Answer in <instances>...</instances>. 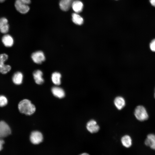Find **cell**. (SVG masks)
Listing matches in <instances>:
<instances>
[{"label": "cell", "instance_id": "7c38bea8", "mask_svg": "<svg viewBox=\"0 0 155 155\" xmlns=\"http://www.w3.org/2000/svg\"><path fill=\"white\" fill-rule=\"evenodd\" d=\"M74 0H61L59 3L60 9L63 11H68L71 7Z\"/></svg>", "mask_w": 155, "mask_h": 155}, {"label": "cell", "instance_id": "30bf717a", "mask_svg": "<svg viewBox=\"0 0 155 155\" xmlns=\"http://www.w3.org/2000/svg\"><path fill=\"white\" fill-rule=\"evenodd\" d=\"M7 19L5 18H0V32L3 34L8 32L9 30V25Z\"/></svg>", "mask_w": 155, "mask_h": 155}, {"label": "cell", "instance_id": "2e32d148", "mask_svg": "<svg viewBox=\"0 0 155 155\" xmlns=\"http://www.w3.org/2000/svg\"><path fill=\"white\" fill-rule=\"evenodd\" d=\"M2 41L4 45L7 47L11 46L13 43V38L9 34H5L2 37Z\"/></svg>", "mask_w": 155, "mask_h": 155}, {"label": "cell", "instance_id": "7402d4cb", "mask_svg": "<svg viewBox=\"0 0 155 155\" xmlns=\"http://www.w3.org/2000/svg\"><path fill=\"white\" fill-rule=\"evenodd\" d=\"M149 47L152 51L155 52V39L151 41L149 44Z\"/></svg>", "mask_w": 155, "mask_h": 155}, {"label": "cell", "instance_id": "4fadbf2b", "mask_svg": "<svg viewBox=\"0 0 155 155\" xmlns=\"http://www.w3.org/2000/svg\"><path fill=\"white\" fill-rule=\"evenodd\" d=\"M83 7V3L79 0H74L71 5V7L73 11L75 13H77L82 12Z\"/></svg>", "mask_w": 155, "mask_h": 155}, {"label": "cell", "instance_id": "d4e9b609", "mask_svg": "<svg viewBox=\"0 0 155 155\" xmlns=\"http://www.w3.org/2000/svg\"><path fill=\"white\" fill-rule=\"evenodd\" d=\"M5 0H0V3L3 2L5 1Z\"/></svg>", "mask_w": 155, "mask_h": 155}, {"label": "cell", "instance_id": "9c48e42d", "mask_svg": "<svg viewBox=\"0 0 155 155\" xmlns=\"http://www.w3.org/2000/svg\"><path fill=\"white\" fill-rule=\"evenodd\" d=\"M144 143L146 146L150 147L153 150H155V135L153 134H148Z\"/></svg>", "mask_w": 155, "mask_h": 155}, {"label": "cell", "instance_id": "5b68a950", "mask_svg": "<svg viewBox=\"0 0 155 155\" xmlns=\"http://www.w3.org/2000/svg\"><path fill=\"white\" fill-rule=\"evenodd\" d=\"M11 129L8 125L3 121H0V138L6 137L11 133Z\"/></svg>", "mask_w": 155, "mask_h": 155}, {"label": "cell", "instance_id": "8fae6325", "mask_svg": "<svg viewBox=\"0 0 155 155\" xmlns=\"http://www.w3.org/2000/svg\"><path fill=\"white\" fill-rule=\"evenodd\" d=\"M33 75L36 84L40 85L43 83L44 80L42 77V72L41 70H37L34 71L33 73Z\"/></svg>", "mask_w": 155, "mask_h": 155}, {"label": "cell", "instance_id": "44dd1931", "mask_svg": "<svg viewBox=\"0 0 155 155\" xmlns=\"http://www.w3.org/2000/svg\"><path fill=\"white\" fill-rule=\"evenodd\" d=\"M8 102L7 98L3 95H0V106L3 107L6 105Z\"/></svg>", "mask_w": 155, "mask_h": 155}, {"label": "cell", "instance_id": "3957f363", "mask_svg": "<svg viewBox=\"0 0 155 155\" xmlns=\"http://www.w3.org/2000/svg\"><path fill=\"white\" fill-rule=\"evenodd\" d=\"M134 114L136 118L140 121L146 120L148 118L146 109L142 105H139L136 107L134 111Z\"/></svg>", "mask_w": 155, "mask_h": 155}, {"label": "cell", "instance_id": "484cf974", "mask_svg": "<svg viewBox=\"0 0 155 155\" xmlns=\"http://www.w3.org/2000/svg\"><path fill=\"white\" fill-rule=\"evenodd\" d=\"M82 154V155H84V154H85V155L87 154V155H88V154H87V153H83V154Z\"/></svg>", "mask_w": 155, "mask_h": 155}, {"label": "cell", "instance_id": "7a4b0ae2", "mask_svg": "<svg viewBox=\"0 0 155 155\" xmlns=\"http://www.w3.org/2000/svg\"><path fill=\"white\" fill-rule=\"evenodd\" d=\"M30 2V0H16L15 7L20 13L25 14L27 13L30 9L28 5Z\"/></svg>", "mask_w": 155, "mask_h": 155}, {"label": "cell", "instance_id": "277c9868", "mask_svg": "<svg viewBox=\"0 0 155 155\" xmlns=\"http://www.w3.org/2000/svg\"><path fill=\"white\" fill-rule=\"evenodd\" d=\"M8 58V56L6 54H0V73L2 74H6L11 69V67L10 65L4 64Z\"/></svg>", "mask_w": 155, "mask_h": 155}, {"label": "cell", "instance_id": "603a6c76", "mask_svg": "<svg viewBox=\"0 0 155 155\" xmlns=\"http://www.w3.org/2000/svg\"><path fill=\"white\" fill-rule=\"evenodd\" d=\"M4 143V141L3 140L0 139V151L3 149V145Z\"/></svg>", "mask_w": 155, "mask_h": 155}, {"label": "cell", "instance_id": "9a60e30c", "mask_svg": "<svg viewBox=\"0 0 155 155\" xmlns=\"http://www.w3.org/2000/svg\"><path fill=\"white\" fill-rule=\"evenodd\" d=\"M114 104L117 109L121 110L125 106V102L123 97L119 96L116 97L114 99Z\"/></svg>", "mask_w": 155, "mask_h": 155}, {"label": "cell", "instance_id": "6da1fadb", "mask_svg": "<svg viewBox=\"0 0 155 155\" xmlns=\"http://www.w3.org/2000/svg\"><path fill=\"white\" fill-rule=\"evenodd\" d=\"M18 108L22 113L30 115L35 112L36 108L28 100L25 99L21 100L18 104Z\"/></svg>", "mask_w": 155, "mask_h": 155}, {"label": "cell", "instance_id": "cb8c5ba5", "mask_svg": "<svg viewBox=\"0 0 155 155\" xmlns=\"http://www.w3.org/2000/svg\"><path fill=\"white\" fill-rule=\"evenodd\" d=\"M150 2L152 6L155 7V0H150Z\"/></svg>", "mask_w": 155, "mask_h": 155}, {"label": "cell", "instance_id": "ac0fdd59", "mask_svg": "<svg viewBox=\"0 0 155 155\" xmlns=\"http://www.w3.org/2000/svg\"><path fill=\"white\" fill-rule=\"evenodd\" d=\"M78 13H73L72 15V20L74 24L80 25L83 23L84 19Z\"/></svg>", "mask_w": 155, "mask_h": 155}, {"label": "cell", "instance_id": "ba28073f", "mask_svg": "<svg viewBox=\"0 0 155 155\" xmlns=\"http://www.w3.org/2000/svg\"><path fill=\"white\" fill-rule=\"evenodd\" d=\"M86 127L87 130L91 133L97 132L100 129V127L96 121L93 119L91 120L88 122Z\"/></svg>", "mask_w": 155, "mask_h": 155}, {"label": "cell", "instance_id": "52a82bcc", "mask_svg": "<svg viewBox=\"0 0 155 155\" xmlns=\"http://www.w3.org/2000/svg\"><path fill=\"white\" fill-rule=\"evenodd\" d=\"M31 142L34 144H38L43 140V136L40 132L37 131H33L31 133L30 137Z\"/></svg>", "mask_w": 155, "mask_h": 155}, {"label": "cell", "instance_id": "8992f818", "mask_svg": "<svg viewBox=\"0 0 155 155\" xmlns=\"http://www.w3.org/2000/svg\"><path fill=\"white\" fill-rule=\"evenodd\" d=\"M31 57L33 61L38 64L41 63L45 59L44 53L40 51L34 52L32 54Z\"/></svg>", "mask_w": 155, "mask_h": 155}, {"label": "cell", "instance_id": "4316f807", "mask_svg": "<svg viewBox=\"0 0 155 155\" xmlns=\"http://www.w3.org/2000/svg\"><path fill=\"white\" fill-rule=\"evenodd\" d=\"M154 98H155V92H154Z\"/></svg>", "mask_w": 155, "mask_h": 155}, {"label": "cell", "instance_id": "e0dca14e", "mask_svg": "<svg viewBox=\"0 0 155 155\" xmlns=\"http://www.w3.org/2000/svg\"><path fill=\"white\" fill-rule=\"evenodd\" d=\"M23 79V75L20 72H17L15 73L12 77V81L16 84H21Z\"/></svg>", "mask_w": 155, "mask_h": 155}, {"label": "cell", "instance_id": "ffe728a7", "mask_svg": "<svg viewBox=\"0 0 155 155\" xmlns=\"http://www.w3.org/2000/svg\"><path fill=\"white\" fill-rule=\"evenodd\" d=\"M121 140L123 146L127 148L130 147L132 145L131 139V137L128 135H125L123 136Z\"/></svg>", "mask_w": 155, "mask_h": 155}, {"label": "cell", "instance_id": "d6986e66", "mask_svg": "<svg viewBox=\"0 0 155 155\" xmlns=\"http://www.w3.org/2000/svg\"><path fill=\"white\" fill-rule=\"evenodd\" d=\"M61 75L59 72H55L51 75V80L53 83L56 85H60L61 84Z\"/></svg>", "mask_w": 155, "mask_h": 155}, {"label": "cell", "instance_id": "5bb4252c", "mask_svg": "<svg viewBox=\"0 0 155 155\" xmlns=\"http://www.w3.org/2000/svg\"><path fill=\"white\" fill-rule=\"evenodd\" d=\"M51 91L54 96L59 98H63L65 96L64 90L60 87L57 86L53 87L52 88Z\"/></svg>", "mask_w": 155, "mask_h": 155}]
</instances>
